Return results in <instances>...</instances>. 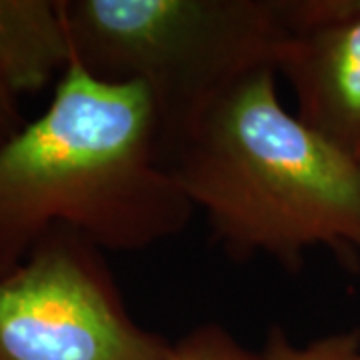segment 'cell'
Returning a JSON list of instances; mask_svg holds the SVG:
<instances>
[{
  "label": "cell",
  "instance_id": "9",
  "mask_svg": "<svg viewBox=\"0 0 360 360\" xmlns=\"http://www.w3.org/2000/svg\"><path fill=\"white\" fill-rule=\"evenodd\" d=\"M26 124L18 98L0 82V146Z\"/></svg>",
  "mask_w": 360,
  "mask_h": 360
},
{
  "label": "cell",
  "instance_id": "3",
  "mask_svg": "<svg viewBox=\"0 0 360 360\" xmlns=\"http://www.w3.org/2000/svg\"><path fill=\"white\" fill-rule=\"evenodd\" d=\"M72 65L96 80L141 84L162 155L243 80L274 68L284 0H60Z\"/></svg>",
  "mask_w": 360,
  "mask_h": 360
},
{
  "label": "cell",
  "instance_id": "1",
  "mask_svg": "<svg viewBox=\"0 0 360 360\" xmlns=\"http://www.w3.org/2000/svg\"><path fill=\"white\" fill-rule=\"evenodd\" d=\"M193 214L141 84L70 65L46 110L0 146V276L54 229L103 252H141L179 236Z\"/></svg>",
  "mask_w": 360,
  "mask_h": 360
},
{
  "label": "cell",
  "instance_id": "5",
  "mask_svg": "<svg viewBox=\"0 0 360 360\" xmlns=\"http://www.w3.org/2000/svg\"><path fill=\"white\" fill-rule=\"evenodd\" d=\"M276 75L296 116L360 162V0H284Z\"/></svg>",
  "mask_w": 360,
  "mask_h": 360
},
{
  "label": "cell",
  "instance_id": "2",
  "mask_svg": "<svg viewBox=\"0 0 360 360\" xmlns=\"http://www.w3.org/2000/svg\"><path fill=\"white\" fill-rule=\"evenodd\" d=\"M276 70L231 90L168 153L167 168L234 260L288 272L307 252L360 257V162L283 106Z\"/></svg>",
  "mask_w": 360,
  "mask_h": 360
},
{
  "label": "cell",
  "instance_id": "8",
  "mask_svg": "<svg viewBox=\"0 0 360 360\" xmlns=\"http://www.w3.org/2000/svg\"><path fill=\"white\" fill-rule=\"evenodd\" d=\"M168 360H257V352L240 345L219 322H206L172 342Z\"/></svg>",
  "mask_w": 360,
  "mask_h": 360
},
{
  "label": "cell",
  "instance_id": "6",
  "mask_svg": "<svg viewBox=\"0 0 360 360\" xmlns=\"http://www.w3.org/2000/svg\"><path fill=\"white\" fill-rule=\"evenodd\" d=\"M70 65L60 0H0V82L16 98L56 84Z\"/></svg>",
  "mask_w": 360,
  "mask_h": 360
},
{
  "label": "cell",
  "instance_id": "7",
  "mask_svg": "<svg viewBox=\"0 0 360 360\" xmlns=\"http://www.w3.org/2000/svg\"><path fill=\"white\" fill-rule=\"evenodd\" d=\"M257 360H360V328L296 345L283 326L272 324Z\"/></svg>",
  "mask_w": 360,
  "mask_h": 360
},
{
  "label": "cell",
  "instance_id": "4",
  "mask_svg": "<svg viewBox=\"0 0 360 360\" xmlns=\"http://www.w3.org/2000/svg\"><path fill=\"white\" fill-rule=\"evenodd\" d=\"M106 252L44 234L0 276V360H168L172 342L132 319Z\"/></svg>",
  "mask_w": 360,
  "mask_h": 360
}]
</instances>
